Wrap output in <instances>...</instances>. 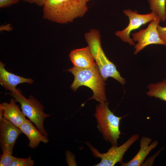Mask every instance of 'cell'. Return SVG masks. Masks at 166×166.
Masks as SVG:
<instances>
[{"label":"cell","instance_id":"cell-23","mask_svg":"<svg viewBox=\"0 0 166 166\" xmlns=\"http://www.w3.org/2000/svg\"><path fill=\"white\" fill-rule=\"evenodd\" d=\"M19 1H22L30 4L34 3V0H19Z\"/></svg>","mask_w":166,"mask_h":166},{"label":"cell","instance_id":"cell-18","mask_svg":"<svg viewBox=\"0 0 166 166\" xmlns=\"http://www.w3.org/2000/svg\"><path fill=\"white\" fill-rule=\"evenodd\" d=\"M34 162L31 156L26 158L15 157L10 166H33Z\"/></svg>","mask_w":166,"mask_h":166},{"label":"cell","instance_id":"cell-24","mask_svg":"<svg viewBox=\"0 0 166 166\" xmlns=\"http://www.w3.org/2000/svg\"><path fill=\"white\" fill-rule=\"evenodd\" d=\"M86 0V2H88V1H90V0Z\"/></svg>","mask_w":166,"mask_h":166},{"label":"cell","instance_id":"cell-21","mask_svg":"<svg viewBox=\"0 0 166 166\" xmlns=\"http://www.w3.org/2000/svg\"><path fill=\"white\" fill-rule=\"evenodd\" d=\"M13 30V28L10 24H7L6 25H2L0 26V30H5L6 31L10 32L12 31Z\"/></svg>","mask_w":166,"mask_h":166},{"label":"cell","instance_id":"cell-8","mask_svg":"<svg viewBox=\"0 0 166 166\" xmlns=\"http://www.w3.org/2000/svg\"><path fill=\"white\" fill-rule=\"evenodd\" d=\"M123 13L128 18V24L123 30L116 31L115 34L123 42L131 45H135L134 42L130 37L132 31L158 17L152 12L145 14H139L136 10H132L130 9L124 10Z\"/></svg>","mask_w":166,"mask_h":166},{"label":"cell","instance_id":"cell-9","mask_svg":"<svg viewBox=\"0 0 166 166\" xmlns=\"http://www.w3.org/2000/svg\"><path fill=\"white\" fill-rule=\"evenodd\" d=\"M22 133L19 128L0 116V146L2 152L8 150L13 153L16 141Z\"/></svg>","mask_w":166,"mask_h":166},{"label":"cell","instance_id":"cell-22","mask_svg":"<svg viewBox=\"0 0 166 166\" xmlns=\"http://www.w3.org/2000/svg\"><path fill=\"white\" fill-rule=\"evenodd\" d=\"M47 0H34V3L37 6H43Z\"/></svg>","mask_w":166,"mask_h":166},{"label":"cell","instance_id":"cell-1","mask_svg":"<svg viewBox=\"0 0 166 166\" xmlns=\"http://www.w3.org/2000/svg\"><path fill=\"white\" fill-rule=\"evenodd\" d=\"M87 2L86 0H47L43 6V18L59 24L72 22L87 11Z\"/></svg>","mask_w":166,"mask_h":166},{"label":"cell","instance_id":"cell-7","mask_svg":"<svg viewBox=\"0 0 166 166\" xmlns=\"http://www.w3.org/2000/svg\"><path fill=\"white\" fill-rule=\"evenodd\" d=\"M161 21L159 17L152 20L145 29L132 34V39L137 43L134 46V54H137L146 46L152 44L166 45L160 38L157 28Z\"/></svg>","mask_w":166,"mask_h":166},{"label":"cell","instance_id":"cell-4","mask_svg":"<svg viewBox=\"0 0 166 166\" xmlns=\"http://www.w3.org/2000/svg\"><path fill=\"white\" fill-rule=\"evenodd\" d=\"M109 104L106 101L97 105L94 116L97 122V128L105 140L112 145L117 146L121 134L120 124L122 117L114 115L109 109Z\"/></svg>","mask_w":166,"mask_h":166},{"label":"cell","instance_id":"cell-19","mask_svg":"<svg viewBox=\"0 0 166 166\" xmlns=\"http://www.w3.org/2000/svg\"><path fill=\"white\" fill-rule=\"evenodd\" d=\"M19 0H0V7L5 8L17 4Z\"/></svg>","mask_w":166,"mask_h":166},{"label":"cell","instance_id":"cell-17","mask_svg":"<svg viewBox=\"0 0 166 166\" xmlns=\"http://www.w3.org/2000/svg\"><path fill=\"white\" fill-rule=\"evenodd\" d=\"M1 156L0 166H10L15 157L12 155V153L8 150L3 151Z\"/></svg>","mask_w":166,"mask_h":166},{"label":"cell","instance_id":"cell-20","mask_svg":"<svg viewBox=\"0 0 166 166\" xmlns=\"http://www.w3.org/2000/svg\"><path fill=\"white\" fill-rule=\"evenodd\" d=\"M157 30L160 38L166 43V26H162L159 25Z\"/></svg>","mask_w":166,"mask_h":166},{"label":"cell","instance_id":"cell-11","mask_svg":"<svg viewBox=\"0 0 166 166\" xmlns=\"http://www.w3.org/2000/svg\"><path fill=\"white\" fill-rule=\"evenodd\" d=\"M33 80L30 78H26L19 76L8 71L5 68V65L0 62V83L7 90L11 93H15L18 90L16 86L19 84L27 83L32 84Z\"/></svg>","mask_w":166,"mask_h":166},{"label":"cell","instance_id":"cell-3","mask_svg":"<svg viewBox=\"0 0 166 166\" xmlns=\"http://www.w3.org/2000/svg\"><path fill=\"white\" fill-rule=\"evenodd\" d=\"M99 31L92 29L85 34V39L93 56L103 80L105 81L111 77L124 85L126 80L122 77L116 65L105 55L101 46Z\"/></svg>","mask_w":166,"mask_h":166},{"label":"cell","instance_id":"cell-2","mask_svg":"<svg viewBox=\"0 0 166 166\" xmlns=\"http://www.w3.org/2000/svg\"><path fill=\"white\" fill-rule=\"evenodd\" d=\"M72 73L74 79L70 86L74 91L80 86H85L93 91V96L89 100L94 99L100 103L107 101L105 92L106 84L96 64L89 69H81L73 66L67 70Z\"/></svg>","mask_w":166,"mask_h":166},{"label":"cell","instance_id":"cell-15","mask_svg":"<svg viewBox=\"0 0 166 166\" xmlns=\"http://www.w3.org/2000/svg\"><path fill=\"white\" fill-rule=\"evenodd\" d=\"M146 92L147 96L159 98L166 102V78L156 83L148 84Z\"/></svg>","mask_w":166,"mask_h":166},{"label":"cell","instance_id":"cell-5","mask_svg":"<svg viewBox=\"0 0 166 166\" xmlns=\"http://www.w3.org/2000/svg\"><path fill=\"white\" fill-rule=\"evenodd\" d=\"M10 95L16 102L19 103L25 116L35 125L43 135L47 137L48 134L44 128V121L50 115L44 112L43 105L32 95L30 96L28 99L26 98L19 89L16 93H11Z\"/></svg>","mask_w":166,"mask_h":166},{"label":"cell","instance_id":"cell-6","mask_svg":"<svg viewBox=\"0 0 166 166\" xmlns=\"http://www.w3.org/2000/svg\"><path fill=\"white\" fill-rule=\"evenodd\" d=\"M139 139V135L134 134L120 146L112 145L108 151L101 153L89 142L86 143L93 156L101 158L100 162L95 166H113L117 163L122 162L124 156L130 147Z\"/></svg>","mask_w":166,"mask_h":166},{"label":"cell","instance_id":"cell-13","mask_svg":"<svg viewBox=\"0 0 166 166\" xmlns=\"http://www.w3.org/2000/svg\"><path fill=\"white\" fill-rule=\"evenodd\" d=\"M69 57L74 66L79 68H90L96 63L88 46L71 50Z\"/></svg>","mask_w":166,"mask_h":166},{"label":"cell","instance_id":"cell-10","mask_svg":"<svg viewBox=\"0 0 166 166\" xmlns=\"http://www.w3.org/2000/svg\"><path fill=\"white\" fill-rule=\"evenodd\" d=\"M16 101L13 98L10 102H3L0 104V116H2L14 125L19 128L26 119Z\"/></svg>","mask_w":166,"mask_h":166},{"label":"cell","instance_id":"cell-12","mask_svg":"<svg viewBox=\"0 0 166 166\" xmlns=\"http://www.w3.org/2000/svg\"><path fill=\"white\" fill-rule=\"evenodd\" d=\"M152 139L143 136L140 140V148L136 155L128 162L121 163L122 166H140L142 165L146 158L151 152L156 148L158 142L155 140L151 143Z\"/></svg>","mask_w":166,"mask_h":166},{"label":"cell","instance_id":"cell-16","mask_svg":"<svg viewBox=\"0 0 166 166\" xmlns=\"http://www.w3.org/2000/svg\"><path fill=\"white\" fill-rule=\"evenodd\" d=\"M150 10L164 22L166 20V0H148Z\"/></svg>","mask_w":166,"mask_h":166},{"label":"cell","instance_id":"cell-14","mask_svg":"<svg viewBox=\"0 0 166 166\" xmlns=\"http://www.w3.org/2000/svg\"><path fill=\"white\" fill-rule=\"evenodd\" d=\"M30 120L26 119L19 128L29 140L28 146L31 148L37 147L41 142L45 144L48 142L47 137L43 135L33 124Z\"/></svg>","mask_w":166,"mask_h":166}]
</instances>
